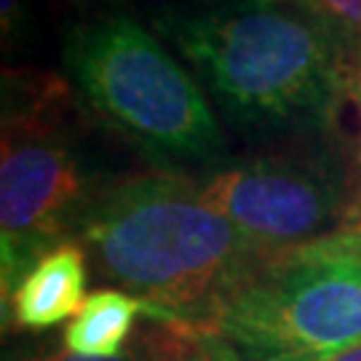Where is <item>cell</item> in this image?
I'll return each mask as SVG.
<instances>
[{"label":"cell","mask_w":361,"mask_h":361,"mask_svg":"<svg viewBox=\"0 0 361 361\" xmlns=\"http://www.w3.org/2000/svg\"><path fill=\"white\" fill-rule=\"evenodd\" d=\"M94 276L171 324L207 326L271 259L180 171L107 182L75 233Z\"/></svg>","instance_id":"6da1fadb"},{"label":"cell","mask_w":361,"mask_h":361,"mask_svg":"<svg viewBox=\"0 0 361 361\" xmlns=\"http://www.w3.org/2000/svg\"><path fill=\"white\" fill-rule=\"evenodd\" d=\"M219 110L249 134H319L335 123L359 65L310 13L279 3L155 19Z\"/></svg>","instance_id":"7a4b0ae2"},{"label":"cell","mask_w":361,"mask_h":361,"mask_svg":"<svg viewBox=\"0 0 361 361\" xmlns=\"http://www.w3.org/2000/svg\"><path fill=\"white\" fill-rule=\"evenodd\" d=\"M62 62L80 99L155 166L219 164L225 137L195 78L126 13L67 30Z\"/></svg>","instance_id":"3957f363"},{"label":"cell","mask_w":361,"mask_h":361,"mask_svg":"<svg viewBox=\"0 0 361 361\" xmlns=\"http://www.w3.org/2000/svg\"><path fill=\"white\" fill-rule=\"evenodd\" d=\"M67 99L70 94L59 83L3 94V300L43 255L75 241L80 219L107 185L78 140Z\"/></svg>","instance_id":"277c9868"},{"label":"cell","mask_w":361,"mask_h":361,"mask_svg":"<svg viewBox=\"0 0 361 361\" xmlns=\"http://www.w3.org/2000/svg\"><path fill=\"white\" fill-rule=\"evenodd\" d=\"M212 329L244 361H332L361 345V228L271 257Z\"/></svg>","instance_id":"5b68a950"},{"label":"cell","mask_w":361,"mask_h":361,"mask_svg":"<svg viewBox=\"0 0 361 361\" xmlns=\"http://www.w3.org/2000/svg\"><path fill=\"white\" fill-rule=\"evenodd\" d=\"M201 193L271 257L345 231L359 188L329 145H297L217 169Z\"/></svg>","instance_id":"8992f818"},{"label":"cell","mask_w":361,"mask_h":361,"mask_svg":"<svg viewBox=\"0 0 361 361\" xmlns=\"http://www.w3.org/2000/svg\"><path fill=\"white\" fill-rule=\"evenodd\" d=\"M89 262L78 241H67L30 268L19 286L3 300L6 324L13 319L25 329H49L73 319L86 300Z\"/></svg>","instance_id":"52a82bcc"},{"label":"cell","mask_w":361,"mask_h":361,"mask_svg":"<svg viewBox=\"0 0 361 361\" xmlns=\"http://www.w3.org/2000/svg\"><path fill=\"white\" fill-rule=\"evenodd\" d=\"M171 324L140 297L123 289L91 292L65 329V348L83 359H116L131 345L140 319Z\"/></svg>","instance_id":"ba28073f"},{"label":"cell","mask_w":361,"mask_h":361,"mask_svg":"<svg viewBox=\"0 0 361 361\" xmlns=\"http://www.w3.org/2000/svg\"><path fill=\"white\" fill-rule=\"evenodd\" d=\"M153 361H244L214 329L190 324H161Z\"/></svg>","instance_id":"9c48e42d"},{"label":"cell","mask_w":361,"mask_h":361,"mask_svg":"<svg viewBox=\"0 0 361 361\" xmlns=\"http://www.w3.org/2000/svg\"><path fill=\"white\" fill-rule=\"evenodd\" d=\"M343 40L361 62V0H292Z\"/></svg>","instance_id":"30bf717a"},{"label":"cell","mask_w":361,"mask_h":361,"mask_svg":"<svg viewBox=\"0 0 361 361\" xmlns=\"http://www.w3.org/2000/svg\"><path fill=\"white\" fill-rule=\"evenodd\" d=\"M158 332H161V322H155V326L145 329L140 335H134L131 345L121 356L116 359H83V356H75L67 348L62 350H43V353H30V356H22V359H11V361H153L155 356V345H158Z\"/></svg>","instance_id":"8fae6325"},{"label":"cell","mask_w":361,"mask_h":361,"mask_svg":"<svg viewBox=\"0 0 361 361\" xmlns=\"http://www.w3.org/2000/svg\"><path fill=\"white\" fill-rule=\"evenodd\" d=\"M0 22H3V38H19L22 0H0Z\"/></svg>","instance_id":"7c38bea8"},{"label":"cell","mask_w":361,"mask_h":361,"mask_svg":"<svg viewBox=\"0 0 361 361\" xmlns=\"http://www.w3.org/2000/svg\"><path fill=\"white\" fill-rule=\"evenodd\" d=\"M353 97H356L359 118H361V65H359V73H356V80H353ZM348 228H361V137H359V198H356V207H353V217H350Z\"/></svg>","instance_id":"4fadbf2b"},{"label":"cell","mask_w":361,"mask_h":361,"mask_svg":"<svg viewBox=\"0 0 361 361\" xmlns=\"http://www.w3.org/2000/svg\"><path fill=\"white\" fill-rule=\"evenodd\" d=\"M332 361H361V345L345 350V353H340V356H335Z\"/></svg>","instance_id":"5bb4252c"},{"label":"cell","mask_w":361,"mask_h":361,"mask_svg":"<svg viewBox=\"0 0 361 361\" xmlns=\"http://www.w3.org/2000/svg\"><path fill=\"white\" fill-rule=\"evenodd\" d=\"M252 3H284V0H252Z\"/></svg>","instance_id":"9a60e30c"}]
</instances>
